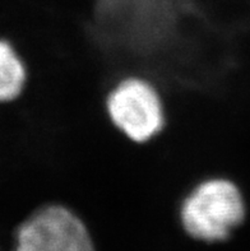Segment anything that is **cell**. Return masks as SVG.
<instances>
[{
	"mask_svg": "<svg viewBox=\"0 0 250 251\" xmlns=\"http://www.w3.org/2000/svg\"><path fill=\"white\" fill-rule=\"evenodd\" d=\"M105 111L111 125L136 144L149 143L166 125L161 93L140 75L124 76L115 83L105 99Z\"/></svg>",
	"mask_w": 250,
	"mask_h": 251,
	"instance_id": "2",
	"label": "cell"
},
{
	"mask_svg": "<svg viewBox=\"0 0 250 251\" xmlns=\"http://www.w3.org/2000/svg\"><path fill=\"white\" fill-rule=\"evenodd\" d=\"M244 218V195L238 185L223 176L202 178L188 191L180 205L185 232L200 241H223Z\"/></svg>",
	"mask_w": 250,
	"mask_h": 251,
	"instance_id": "1",
	"label": "cell"
},
{
	"mask_svg": "<svg viewBox=\"0 0 250 251\" xmlns=\"http://www.w3.org/2000/svg\"><path fill=\"white\" fill-rule=\"evenodd\" d=\"M27 83V68L17 50L6 40H0V103L17 100Z\"/></svg>",
	"mask_w": 250,
	"mask_h": 251,
	"instance_id": "4",
	"label": "cell"
},
{
	"mask_svg": "<svg viewBox=\"0 0 250 251\" xmlns=\"http://www.w3.org/2000/svg\"><path fill=\"white\" fill-rule=\"evenodd\" d=\"M14 251H96L80 217L61 204H46L19 226Z\"/></svg>",
	"mask_w": 250,
	"mask_h": 251,
	"instance_id": "3",
	"label": "cell"
}]
</instances>
